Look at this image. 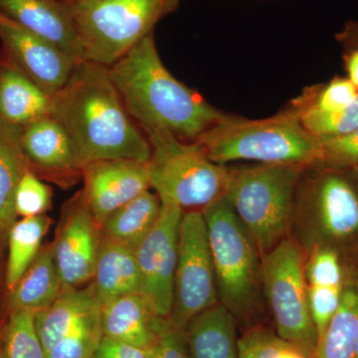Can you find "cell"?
Segmentation results:
<instances>
[{
  "label": "cell",
  "instance_id": "6da1fadb",
  "mask_svg": "<svg viewBox=\"0 0 358 358\" xmlns=\"http://www.w3.org/2000/svg\"><path fill=\"white\" fill-rule=\"evenodd\" d=\"M51 115L69 136L82 169L96 160L150 159V141L105 66L80 61L65 86L52 96Z\"/></svg>",
  "mask_w": 358,
  "mask_h": 358
},
{
  "label": "cell",
  "instance_id": "7a4b0ae2",
  "mask_svg": "<svg viewBox=\"0 0 358 358\" xmlns=\"http://www.w3.org/2000/svg\"><path fill=\"white\" fill-rule=\"evenodd\" d=\"M109 72L129 114L145 134L167 131L195 143L224 115L171 74L152 33L110 66Z\"/></svg>",
  "mask_w": 358,
  "mask_h": 358
},
{
  "label": "cell",
  "instance_id": "3957f363",
  "mask_svg": "<svg viewBox=\"0 0 358 358\" xmlns=\"http://www.w3.org/2000/svg\"><path fill=\"white\" fill-rule=\"evenodd\" d=\"M289 238L303 256L333 249L358 258V188L348 171L315 164L296 187Z\"/></svg>",
  "mask_w": 358,
  "mask_h": 358
},
{
  "label": "cell",
  "instance_id": "277c9868",
  "mask_svg": "<svg viewBox=\"0 0 358 358\" xmlns=\"http://www.w3.org/2000/svg\"><path fill=\"white\" fill-rule=\"evenodd\" d=\"M215 271L219 303L242 331L263 324L262 256L224 197L202 210Z\"/></svg>",
  "mask_w": 358,
  "mask_h": 358
},
{
  "label": "cell",
  "instance_id": "5b68a950",
  "mask_svg": "<svg viewBox=\"0 0 358 358\" xmlns=\"http://www.w3.org/2000/svg\"><path fill=\"white\" fill-rule=\"evenodd\" d=\"M195 143L220 166L242 160L308 166L320 162L319 140L292 110L262 120L224 114Z\"/></svg>",
  "mask_w": 358,
  "mask_h": 358
},
{
  "label": "cell",
  "instance_id": "8992f818",
  "mask_svg": "<svg viewBox=\"0 0 358 358\" xmlns=\"http://www.w3.org/2000/svg\"><path fill=\"white\" fill-rule=\"evenodd\" d=\"M308 167L301 164L229 167L224 199L255 242L261 256L289 237L296 187Z\"/></svg>",
  "mask_w": 358,
  "mask_h": 358
},
{
  "label": "cell",
  "instance_id": "52a82bcc",
  "mask_svg": "<svg viewBox=\"0 0 358 358\" xmlns=\"http://www.w3.org/2000/svg\"><path fill=\"white\" fill-rule=\"evenodd\" d=\"M152 148L148 162L150 189L162 205L202 211L224 197L229 167L212 162L197 143L167 131L145 134Z\"/></svg>",
  "mask_w": 358,
  "mask_h": 358
},
{
  "label": "cell",
  "instance_id": "ba28073f",
  "mask_svg": "<svg viewBox=\"0 0 358 358\" xmlns=\"http://www.w3.org/2000/svg\"><path fill=\"white\" fill-rule=\"evenodd\" d=\"M178 0H74L82 58L110 68L178 6Z\"/></svg>",
  "mask_w": 358,
  "mask_h": 358
},
{
  "label": "cell",
  "instance_id": "9c48e42d",
  "mask_svg": "<svg viewBox=\"0 0 358 358\" xmlns=\"http://www.w3.org/2000/svg\"><path fill=\"white\" fill-rule=\"evenodd\" d=\"M262 278L275 334L315 357L317 333L308 308L305 256L291 238L262 257Z\"/></svg>",
  "mask_w": 358,
  "mask_h": 358
},
{
  "label": "cell",
  "instance_id": "30bf717a",
  "mask_svg": "<svg viewBox=\"0 0 358 358\" xmlns=\"http://www.w3.org/2000/svg\"><path fill=\"white\" fill-rule=\"evenodd\" d=\"M215 271L202 211L183 212L169 320L185 329L199 313L218 305Z\"/></svg>",
  "mask_w": 358,
  "mask_h": 358
},
{
  "label": "cell",
  "instance_id": "8fae6325",
  "mask_svg": "<svg viewBox=\"0 0 358 358\" xmlns=\"http://www.w3.org/2000/svg\"><path fill=\"white\" fill-rule=\"evenodd\" d=\"M182 215L183 211L178 207L162 205L154 228L134 249L140 272V293L160 319H169L173 308Z\"/></svg>",
  "mask_w": 358,
  "mask_h": 358
},
{
  "label": "cell",
  "instance_id": "7c38bea8",
  "mask_svg": "<svg viewBox=\"0 0 358 358\" xmlns=\"http://www.w3.org/2000/svg\"><path fill=\"white\" fill-rule=\"evenodd\" d=\"M101 226L85 201L83 193L65 204L52 243L54 260L64 289H77L93 282L102 244Z\"/></svg>",
  "mask_w": 358,
  "mask_h": 358
},
{
  "label": "cell",
  "instance_id": "4fadbf2b",
  "mask_svg": "<svg viewBox=\"0 0 358 358\" xmlns=\"http://www.w3.org/2000/svg\"><path fill=\"white\" fill-rule=\"evenodd\" d=\"M3 56L50 96L60 91L80 61L0 13Z\"/></svg>",
  "mask_w": 358,
  "mask_h": 358
},
{
  "label": "cell",
  "instance_id": "5bb4252c",
  "mask_svg": "<svg viewBox=\"0 0 358 358\" xmlns=\"http://www.w3.org/2000/svg\"><path fill=\"white\" fill-rule=\"evenodd\" d=\"M85 201L99 225L113 212L150 189L148 162L105 159L82 169Z\"/></svg>",
  "mask_w": 358,
  "mask_h": 358
},
{
  "label": "cell",
  "instance_id": "9a60e30c",
  "mask_svg": "<svg viewBox=\"0 0 358 358\" xmlns=\"http://www.w3.org/2000/svg\"><path fill=\"white\" fill-rule=\"evenodd\" d=\"M20 143L28 166L40 178L71 186L82 178L69 136L52 115L21 129Z\"/></svg>",
  "mask_w": 358,
  "mask_h": 358
},
{
  "label": "cell",
  "instance_id": "2e32d148",
  "mask_svg": "<svg viewBox=\"0 0 358 358\" xmlns=\"http://www.w3.org/2000/svg\"><path fill=\"white\" fill-rule=\"evenodd\" d=\"M0 13L76 60H83L70 4L64 0H0Z\"/></svg>",
  "mask_w": 358,
  "mask_h": 358
},
{
  "label": "cell",
  "instance_id": "e0dca14e",
  "mask_svg": "<svg viewBox=\"0 0 358 358\" xmlns=\"http://www.w3.org/2000/svg\"><path fill=\"white\" fill-rule=\"evenodd\" d=\"M102 315V303L93 282L64 289L50 307L36 313V327L45 352Z\"/></svg>",
  "mask_w": 358,
  "mask_h": 358
},
{
  "label": "cell",
  "instance_id": "ac0fdd59",
  "mask_svg": "<svg viewBox=\"0 0 358 358\" xmlns=\"http://www.w3.org/2000/svg\"><path fill=\"white\" fill-rule=\"evenodd\" d=\"M52 96L0 56V122L24 128L51 115Z\"/></svg>",
  "mask_w": 358,
  "mask_h": 358
},
{
  "label": "cell",
  "instance_id": "d6986e66",
  "mask_svg": "<svg viewBox=\"0 0 358 358\" xmlns=\"http://www.w3.org/2000/svg\"><path fill=\"white\" fill-rule=\"evenodd\" d=\"M141 293L127 294L102 305L103 334L148 348L159 334L162 320Z\"/></svg>",
  "mask_w": 358,
  "mask_h": 358
},
{
  "label": "cell",
  "instance_id": "ffe728a7",
  "mask_svg": "<svg viewBox=\"0 0 358 358\" xmlns=\"http://www.w3.org/2000/svg\"><path fill=\"white\" fill-rule=\"evenodd\" d=\"M238 329L221 303L199 313L185 329L190 358H239Z\"/></svg>",
  "mask_w": 358,
  "mask_h": 358
},
{
  "label": "cell",
  "instance_id": "44dd1931",
  "mask_svg": "<svg viewBox=\"0 0 358 358\" xmlns=\"http://www.w3.org/2000/svg\"><path fill=\"white\" fill-rule=\"evenodd\" d=\"M64 291L52 245H45L31 265L8 292V310L37 313L50 307Z\"/></svg>",
  "mask_w": 358,
  "mask_h": 358
},
{
  "label": "cell",
  "instance_id": "7402d4cb",
  "mask_svg": "<svg viewBox=\"0 0 358 358\" xmlns=\"http://www.w3.org/2000/svg\"><path fill=\"white\" fill-rule=\"evenodd\" d=\"M93 284L102 305L127 294L140 293V272L134 249L103 238Z\"/></svg>",
  "mask_w": 358,
  "mask_h": 358
},
{
  "label": "cell",
  "instance_id": "603a6c76",
  "mask_svg": "<svg viewBox=\"0 0 358 358\" xmlns=\"http://www.w3.org/2000/svg\"><path fill=\"white\" fill-rule=\"evenodd\" d=\"M358 336V263L343 287L341 305L317 341L313 358H355Z\"/></svg>",
  "mask_w": 358,
  "mask_h": 358
},
{
  "label": "cell",
  "instance_id": "cb8c5ba5",
  "mask_svg": "<svg viewBox=\"0 0 358 358\" xmlns=\"http://www.w3.org/2000/svg\"><path fill=\"white\" fill-rule=\"evenodd\" d=\"M162 208L157 193L148 189L103 221L101 225L102 237L136 249L154 228Z\"/></svg>",
  "mask_w": 358,
  "mask_h": 358
},
{
  "label": "cell",
  "instance_id": "d4e9b609",
  "mask_svg": "<svg viewBox=\"0 0 358 358\" xmlns=\"http://www.w3.org/2000/svg\"><path fill=\"white\" fill-rule=\"evenodd\" d=\"M21 129L0 122V244H6L17 220L14 197L23 174L30 169L20 143Z\"/></svg>",
  "mask_w": 358,
  "mask_h": 358
},
{
  "label": "cell",
  "instance_id": "484cf974",
  "mask_svg": "<svg viewBox=\"0 0 358 358\" xmlns=\"http://www.w3.org/2000/svg\"><path fill=\"white\" fill-rule=\"evenodd\" d=\"M52 220L46 214L21 218L11 226L7 235V260L4 284L7 292L15 286L25 271L31 265L42 248Z\"/></svg>",
  "mask_w": 358,
  "mask_h": 358
},
{
  "label": "cell",
  "instance_id": "4316f807",
  "mask_svg": "<svg viewBox=\"0 0 358 358\" xmlns=\"http://www.w3.org/2000/svg\"><path fill=\"white\" fill-rule=\"evenodd\" d=\"M36 313L8 310L1 324L3 358H47L36 327Z\"/></svg>",
  "mask_w": 358,
  "mask_h": 358
},
{
  "label": "cell",
  "instance_id": "83f0119b",
  "mask_svg": "<svg viewBox=\"0 0 358 358\" xmlns=\"http://www.w3.org/2000/svg\"><path fill=\"white\" fill-rule=\"evenodd\" d=\"M291 110L303 128L317 138H336L358 129V96L345 109L334 112H322L296 102Z\"/></svg>",
  "mask_w": 358,
  "mask_h": 358
},
{
  "label": "cell",
  "instance_id": "f1b7e54d",
  "mask_svg": "<svg viewBox=\"0 0 358 358\" xmlns=\"http://www.w3.org/2000/svg\"><path fill=\"white\" fill-rule=\"evenodd\" d=\"M358 258H348L333 249H315L305 256L307 286H345L350 268Z\"/></svg>",
  "mask_w": 358,
  "mask_h": 358
},
{
  "label": "cell",
  "instance_id": "f546056e",
  "mask_svg": "<svg viewBox=\"0 0 358 358\" xmlns=\"http://www.w3.org/2000/svg\"><path fill=\"white\" fill-rule=\"evenodd\" d=\"M238 350L239 358H313L263 324L242 331Z\"/></svg>",
  "mask_w": 358,
  "mask_h": 358
},
{
  "label": "cell",
  "instance_id": "4dcf8cb0",
  "mask_svg": "<svg viewBox=\"0 0 358 358\" xmlns=\"http://www.w3.org/2000/svg\"><path fill=\"white\" fill-rule=\"evenodd\" d=\"M358 96V89L348 78H334L329 83L308 89L294 102L322 112L345 109Z\"/></svg>",
  "mask_w": 358,
  "mask_h": 358
},
{
  "label": "cell",
  "instance_id": "1f68e13d",
  "mask_svg": "<svg viewBox=\"0 0 358 358\" xmlns=\"http://www.w3.org/2000/svg\"><path fill=\"white\" fill-rule=\"evenodd\" d=\"M51 202L50 186L31 169H28L20 179L14 197V208L17 217L44 215L51 208Z\"/></svg>",
  "mask_w": 358,
  "mask_h": 358
},
{
  "label": "cell",
  "instance_id": "d6a6232c",
  "mask_svg": "<svg viewBox=\"0 0 358 358\" xmlns=\"http://www.w3.org/2000/svg\"><path fill=\"white\" fill-rule=\"evenodd\" d=\"M317 140L320 148L319 164L343 171L358 166V129L345 136Z\"/></svg>",
  "mask_w": 358,
  "mask_h": 358
},
{
  "label": "cell",
  "instance_id": "836d02e7",
  "mask_svg": "<svg viewBox=\"0 0 358 358\" xmlns=\"http://www.w3.org/2000/svg\"><path fill=\"white\" fill-rule=\"evenodd\" d=\"M343 287L307 286L308 308L317 329V341L341 305Z\"/></svg>",
  "mask_w": 358,
  "mask_h": 358
},
{
  "label": "cell",
  "instance_id": "e575fe53",
  "mask_svg": "<svg viewBox=\"0 0 358 358\" xmlns=\"http://www.w3.org/2000/svg\"><path fill=\"white\" fill-rule=\"evenodd\" d=\"M148 358H190L185 329L169 319L162 320L157 338L148 348Z\"/></svg>",
  "mask_w": 358,
  "mask_h": 358
},
{
  "label": "cell",
  "instance_id": "d590c367",
  "mask_svg": "<svg viewBox=\"0 0 358 358\" xmlns=\"http://www.w3.org/2000/svg\"><path fill=\"white\" fill-rule=\"evenodd\" d=\"M92 358H148V348L103 336Z\"/></svg>",
  "mask_w": 358,
  "mask_h": 358
},
{
  "label": "cell",
  "instance_id": "8d00e7d4",
  "mask_svg": "<svg viewBox=\"0 0 358 358\" xmlns=\"http://www.w3.org/2000/svg\"><path fill=\"white\" fill-rule=\"evenodd\" d=\"M352 49L345 57L348 79L358 89V44H348Z\"/></svg>",
  "mask_w": 358,
  "mask_h": 358
},
{
  "label": "cell",
  "instance_id": "74e56055",
  "mask_svg": "<svg viewBox=\"0 0 358 358\" xmlns=\"http://www.w3.org/2000/svg\"><path fill=\"white\" fill-rule=\"evenodd\" d=\"M338 39L346 44H358V23L350 22L343 31L338 35Z\"/></svg>",
  "mask_w": 358,
  "mask_h": 358
},
{
  "label": "cell",
  "instance_id": "f35d334b",
  "mask_svg": "<svg viewBox=\"0 0 358 358\" xmlns=\"http://www.w3.org/2000/svg\"><path fill=\"white\" fill-rule=\"evenodd\" d=\"M348 173L350 174V178L352 179L355 185L357 186L358 188V166L355 167V169H348Z\"/></svg>",
  "mask_w": 358,
  "mask_h": 358
},
{
  "label": "cell",
  "instance_id": "ab89813d",
  "mask_svg": "<svg viewBox=\"0 0 358 358\" xmlns=\"http://www.w3.org/2000/svg\"><path fill=\"white\" fill-rule=\"evenodd\" d=\"M1 324L2 322H0V358H3V357H2L1 352Z\"/></svg>",
  "mask_w": 358,
  "mask_h": 358
},
{
  "label": "cell",
  "instance_id": "60d3db41",
  "mask_svg": "<svg viewBox=\"0 0 358 358\" xmlns=\"http://www.w3.org/2000/svg\"><path fill=\"white\" fill-rule=\"evenodd\" d=\"M355 358H358V336L357 341V348H355Z\"/></svg>",
  "mask_w": 358,
  "mask_h": 358
},
{
  "label": "cell",
  "instance_id": "b9f144b4",
  "mask_svg": "<svg viewBox=\"0 0 358 358\" xmlns=\"http://www.w3.org/2000/svg\"><path fill=\"white\" fill-rule=\"evenodd\" d=\"M64 1L67 2V3H72L73 1H74V0H64Z\"/></svg>",
  "mask_w": 358,
  "mask_h": 358
},
{
  "label": "cell",
  "instance_id": "7bdbcfd3",
  "mask_svg": "<svg viewBox=\"0 0 358 358\" xmlns=\"http://www.w3.org/2000/svg\"><path fill=\"white\" fill-rule=\"evenodd\" d=\"M2 247H3V246H2L1 244H0V251H1ZM0 268H1V264H0Z\"/></svg>",
  "mask_w": 358,
  "mask_h": 358
}]
</instances>
